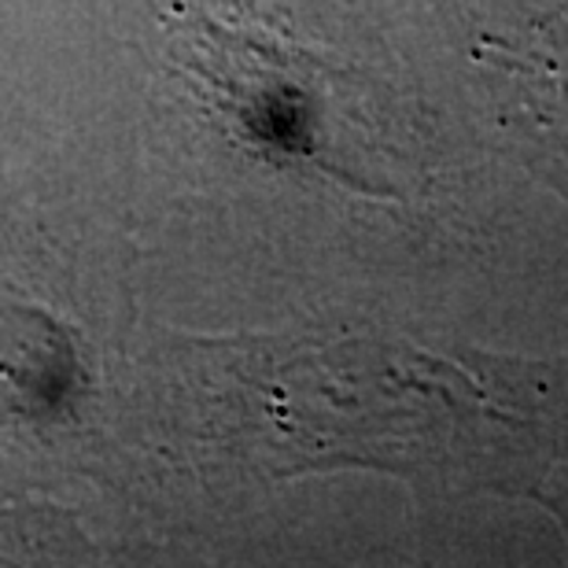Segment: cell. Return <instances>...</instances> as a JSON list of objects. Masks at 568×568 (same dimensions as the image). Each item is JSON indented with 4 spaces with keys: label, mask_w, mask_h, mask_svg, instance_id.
Wrapping results in <instances>:
<instances>
[{
    "label": "cell",
    "mask_w": 568,
    "mask_h": 568,
    "mask_svg": "<svg viewBox=\"0 0 568 568\" xmlns=\"http://www.w3.org/2000/svg\"><path fill=\"white\" fill-rule=\"evenodd\" d=\"M170 30L178 33L181 67L203 78L214 108L244 138L325 163V71L314 55L288 49L255 22L181 16Z\"/></svg>",
    "instance_id": "6da1fadb"
}]
</instances>
